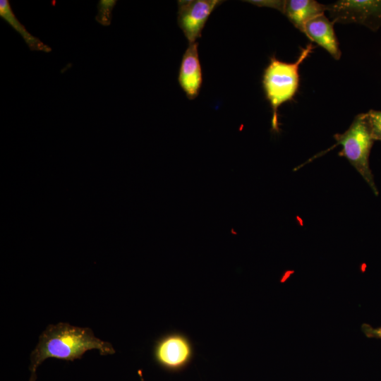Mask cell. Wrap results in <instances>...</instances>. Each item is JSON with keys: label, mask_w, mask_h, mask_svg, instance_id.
Here are the masks:
<instances>
[{"label": "cell", "mask_w": 381, "mask_h": 381, "mask_svg": "<svg viewBox=\"0 0 381 381\" xmlns=\"http://www.w3.org/2000/svg\"><path fill=\"white\" fill-rule=\"evenodd\" d=\"M313 48L312 43L308 44L302 49L294 63L284 62L272 56L264 71L262 86L272 110V129L275 132L279 131L278 108L283 103L291 100L296 95L299 86V66Z\"/></svg>", "instance_id": "obj_2"}, {"label": "cell", "mask_w": 381, "mask_h": 381, "mask_svg": "<svg viewBox=\"0 0 381 381\" xmlns=\"http://www.w3.org/2000/svg\"><path fill=\"white\" fill-rule=\"evenodd\" d=\"M361 329L367 337L381 339V326L375 328L368 323H363Z\"/></svg>", "instance_id": "obj_12"}, {"label": "cell", "mask_w": 381, "mask_h": 381, "mask_svg": "<svg viewBox=\"0 0 381 381\" xmlns=\"http://www.w3.org/2000/svg\"><path fill=\"white\" fill-rule=\"evenodd\" d=\"M332 22L357 23L373 31L381 27V0H339L326 5Z\"/></svg>", "instance_id": "obj_4"}, {"label": "cell", "mask_w": 381, "mask_h": 381, "mask_svg": "<svg viewBox=\"0 0 381 381\" xmlns=\"http://www.w3.org/2000/svg\"><path fill=\"white\" fill-rule=\"evenodd\" d=\"M198 46L197 42L189 43L182 56L178 77L179 83L189 99L198 96L202 83Z\"/></svg>", "instance_id": "obj_7"}, {"label": "cell", "mask_w": 381, "mask_h": 381, "mask_svg": "<svg viewBox=\"0 0 381 381\" xmlns=\"http://www.w3.org/2000/svg\"><path fill=\"white\" fill-rule=\"evenodd\" d=\"M333 24L322 14L307 22L303 32L312 42L325 49L335 60H339L341 52Z\"/></svg>", "instance_id": "obj_8"}, {"label": "cell", "mask_w": 381, "mask_h": 381, "mask_svg": "<svg viewBox=\"0 0 381 381\" xmlns=\"http://www.w3.org/2000/svg\"><path fill=\"white\" fill-rule=\"evenodd\" d=\"M325 11L326 5L315 0H285L283 14L303 32L307 22Z\"/></svg>", "instance_id": "obj_9"}, {"label": "cell", "mask_w": 381, "mask_h": 381, "mask_svg": "<svg viewBox=\"0 0 381 381\" xmlns=\"http://www.w3.org/2000/svg\"><path fill=\"white\" fill-rule=\"evenodd\" d=\"M336 145L342 146L339 152L340 157H345L361 175L373 190L378 195V190L369 165V156L374 143L365 113L358 114L349 128L343 133L334 135Z\"/></svg>", "instance_id": "obj_3"}, {"label": "cell", "mask_w": 381, "mask_h": 381, "mask_svg": "<svg viewBox=\"0 0 381 381\" xmlns=\"http://www.w3.org/2000/svg\"><path fill=\"white\" fill-rule=\"evenodd\" d=\"M365 114L374 140L381 141V111L370 109Z\"/></svg>", "instance_id": "obj_10"}, {"label": "cell", "mask_w": 381, "mask_h": 381, "mask_svg": "<svg viewBox=\"0 0 381 381\" xmlns=\"http://www.w3.org/2000/svg\"><path fill=\"white\" fill-rule=\"evenodd\" d=\"M138 375L140 376V380L145 381L141 370H138Z\"/></svg>", "instance_id": "obj_13"}, {"label": "cell", "mask_w": 381, "mask_h": 381, "mask_svg": "<svg viewBox=\"0 0 381 381\" xmlns=\"http://www.w3.org/2000/svg\"><path fill=\"white\" fill-rule=\"evenodd\" d=\"M249 3L255 4L258 6H265L271 8H274L283 13L285 0L284 1H270V0H254L247 1Z\"/></svg>", "instance_id": "obj_11"}, {"label": "cell", "mask_w": 381, "mask_h": 381, "mask_svg": "<svg viewBox=\"0 0 381 381\" xmlns=\"http://www.w3.org/2000/svg\"><path fill=\"white\" fill-rule=\"evenodd\" d=\"M193 355L188 337L181 333H169L155 342L153 356L155 361L168 369H177L186 365Z\"/></svg>", "instance_id": "obj_6"}, {"label": "cell", "mask_w": 381, "mask_h": 381, "mask_svg": "<svg viewBox=\"0 0 381 381\" xmlns=\"http://www.w3.org/2000/svg\"><path fill=\"white\" fill-rule=\"evenodd\" d=\"M93 349L99 351L101 356L115 353L111 343L96 337L89 327H76L67 322L49 325L40 335L38 343L30 353L29 381H36L37 370L47 358L73 361Z\"/></svg>", "instance_id": "obj_1"}, {"label": "cell", "mask_w": 381, "mask_h": 381, "mask_svg": "<svg viewBox=\"0 0 381 381\" xmlns=\"http://www.w3.org/2000/svg\"><path fill=\"white\" fill-rule=\"evenodd\" d=\"M222 1H179L178 24L189 43L201 37L205 25L215 8Z\"/></svg>", "instance_id": "obj_5"}]
</instances>
